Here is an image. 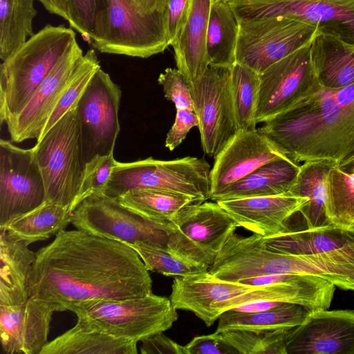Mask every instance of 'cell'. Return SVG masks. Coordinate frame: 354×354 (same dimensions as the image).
<instances>
[{
  "instance_id": "6da1fadb",
  "label": "cell",
  "mask_w": 354,
  "mask_h": 354,
  "mask_svg": "<svg viewBox=\"0 0 354 354\" xmlns=\"http://www.w3.org/2000/svg\"><path fill=\"white\" fill-rule=\"evenodd\" d=\"M152 279L128 245L82 230L60 231L36 252L28 280L31 298L58 306L124 300L151 292Z\"/></svg>"
},
{
  "instance_id": "7a4b0ae2",
  "label": "cell",
  "mask_w": 354,
  "mask_h": 354,
  "mask_svg": "<svg viewBox=\"0 0 354 354\" xmlns=\"http://www.w3.org/2000/svg\"><path fill=\"white\" fill-rule=\"evenodd\" d=\"M259 130L295 163L326 160L341 167L354 157V84L322 85Z\"/></svg>"
},
{
  "instance_id": "3957f363",
  "label": "cell",
  "mask_w": 354,
  "mask_h": 354,
  "mask_svg": "<svg viewBox=\"0 0 354 354\" xmlns=\"http://www.w3.org/2000/svg\"><path fill=\"white\" fill-rule=\"evenodd\" d=\"M335 286L324 278L294 274L284 282L266 286L223 281L207 271L174 278L169 299L176 309L192 312L211 326L225 311L252 301H271L328 309Z\"/></svg>"
},
{
  "instance_id": "277c9868",
  "label": "cell",
  "mask_w": 354,
  "mask_h": 354,
  "mask_svg": "<svg viewBox=\"0 0 354 354\" xmlns=\"http://www.w3.org/2000/svg\"><path fill=\"white\" fill-rule=\"evenodd\" d=\"M73 28L46 25L0 66V121L6 123L27 104L65 52L76 41Z\"/></svg>"
},
{
  "instance_id": "5b68a950",
  "label": "cell",
  "mask_w": 354,
  "mask_h": 354,
  "mask_svg": "<svg viewBox=\"0 0 354 354\" xmlns=\"http://www.w3.org/2000/svg\"><path fill=\"white\" fill-rule=\"evenodd\" d=\"M76 106L32 147L43 176L46 201L68 207L72 213L79 204L86 165Z\"/></svg>"
},
{
  "instance_id": "8992f818",
  "label": "cell",
  "mask_w": 354,
  "mask_h": 354,
  "mask_svg": "<svg viewBox=\"0 0 354 354\" xmlns=\"http://www.w3.org/2000/svg\"><path fill=\"white\" fill-rule=\"evenodd\" d=\"M102 53L147 58L170 46L167 12L142 15L131 0H108L88 42Z\"/></svg>"
},
{
  "instance_id": "52a82bcc",
  "label": "cell",
  "mask_w": 354,
  "mask_h": 354,
  "mask_svg": "<svg viewBox=\"0 0 354 354\" xmlns=\"http://www.w3.org/2000/svg\"><path fill=\"white\" fill-rule=\"evenodd\" d=\"M210 171L208 162L196 157L117 161L102 194L117 198L128 192L145 189L182 194L205 201L210 197Z\"/></svg>"
},
{
  "instance_id": "ba28073f",
  "label": "cell",
  "mask_w": 354,
  "mask_h": 354,
  "mask_svg": "<svg viewBox=\"0 0 354 354\" xmlns=\"http://www.w3.org/2000/svg\"><path fill=\"white\" fill-rule=\"evenodd\" d=\"M66 310L111 335L137 342L169 329L178 317L169 298L152 292L140 298L70 304Z\"/></svg>"
},
{
  "instance_id": "9c48e42d",
  "label": "cell",
  "mask_w": 354,
  "mask_h": 354,
  "mask_svg": "<svg viewBox=\"0 0 354 354\" xmlns=\"http://www.w3.org/2000/svg\"><path fill=\"white\" fill-rule=\"evenodd\" d=\"M168 227L167 246L181 257L208 270L238 225L217 202L205 201L185 207Z\"/></svg>"
},
{
  "instance_id": "30bf717a",
  "label": "cell",
  "mask_w": 354,
  "mask_h": 354,
  "mask_svg": "<svg viewBox=\"0 0 354 354\" xmlns=\"http://www.w3.org/2000/svg\"><path fill=\"white\" fill-rule=\"evenodd\" d=\"M236 62L261 74L320 33L307 23L284 17L238 19Z\"/></svg>"
},
{
  "instance_id": "8fae6325",
  "label": "cell",
  "mask_w": 354,
  "mask_h": 354,
  "mask_svg": "<svg viewBox=\"0 0 354 354\" xmlns=\"http://www.w3.org/2000/svg\"><path fill=\"white\" fill-rule=\"evenodd\" d=\"M237 19L284 17L317 27L354 50V0H228Z\"/></svg>"
},
{
  "instance_id": "7c38bea8",
  "label": "cell",
  "mask_w": 354,
  "mask_h": 354,
  "mask_svg": "<svg viewBox=\"0 0 354 354\" xmlns=\"http://www.w3.org/2000/svg\"><path fill=\"white\" fill-rule=\"evenodd\" d=\"M311 44L295 50L259 74L257 123L271 119L320 89Z\"/></svg>"
},
{
  "instance_id": "4fadbf2b",
  "label": "cell",
  "mask_w": 354,
  "mask_h": 354,
  "mask_svg": "<svg viewBox=\"0 0 354 354\" xmlns=\"http://www.w3.org/2000/svg\"><path fill=\"white\" fill-rule=\"evenodd\" d=\"M230 68L208 66L202 77L191 84L202 148L214 158L239 131Z\"/></svg>"
},
{
  "instance_id": "5bb4252c",
  "label": "cell",
  "mask_w": 354,
  "mask_h": 354,
  "mask_svg": "<svg viewBox=\"0 0 354 354\" xmlns=\"http://www.w3.org/2000/svg\"><path fill=\"white\" fill-rule=\"evenodd\" d=\"M71 223L77 229L127 245L140 241H168V224L149 221L102 194L84 198L73 212Z\"/></svg>"
},
{
  "instance_id": "9a60e30c",
  "label": "cell",
  "mask_w": 354,
  "mask_h": 354,
  "mask_svg": "<svg viewBox=\"0 0 354 354\" xmlns=\"http://www.w3.org/2000/svg\"><path fill=\"white\" fill-rule=\"evenodd\" d=\"M122 91L100 68L76 106L81 124L86 162L97 156L113 154L120 130L118 111Z\"/></svg>"
},
{
  "instance_id": "2e32d148",
  "label": "cell",
  "mask_w": 354,
  "mask_h": 354,
  "mask_svg": "<svg viewBox=\"0 0 354 354\" xmlns=\"http://www.w3.org/2000/svg\"><path fill=\"white\" fill-rule=\"evenodd\" d=\"M46 201L43 176L33 148L0 140V228Z\"/></svg>"
},
{
  "instance_id": "e0dca14e",
  "label": "cell",
  "mask_w": 354,
  "mask_h": 354,
  "mask_svg": "<svg viewBox=\"0 0 354 354\" xmlns=\"http://www.w3.org/2000/svg\"><path fill=\"white\" fill-rule=\"evenodd\" d=\"M84 57L76 41L59 59L23 109L6 124L13 142L38 140L64 92L74 79Z\"/></svg>"
},
{
  "instance_id": "ac0fdd59",
  "label": "cell",
  "mask_w": 354,
  "mask_h": 354,
  "mask_svg": "<svg viewBox=\"0 0 354 354\" xmlns=\"http://www.w3.org/2000/svg\"><path fill=\"white\" fill-rule=\"evenodd\" d=\"M286 354H354V310H312L292 328Z\"/></svg>"
},
{
  "instance_id": "d6986e66",
  "label": "cell",
  "mask_w": 354,
  "mask_h": 354,
  "mask_svg": "<svg viewBox=\"0 0 354 354\" xmlns=\"http://www.w3.org/2000/svg\"><path fill=\"white\" fill-rule=\"evenodd\" d=\"M214 159L209 199L264 164L289 160L259 129L239 131Z\"/></svg>"
},
{
  "instance_id": "ffe728a7",
  "label": "cell",
  "mask_w": 354,
  "mask_h": 354,
  "mask_svg": "<svg viewBox=\"0 0 354 354\" xmlns=\"http://www.w3.org/2000/svg\"><path fill=\"white\" fill-rule=\"evenodd\" d=\"M57 311H61L58 306L30 297L20 305H0L3 351L6 354H39L48 342L50 322Z\"/></svg>"
},
{
  "instance_id": "44dd1931",
  "label": "cell",
  "mask_w": 354,
  "mask_h": 354,
  "mask_svg": "<svg viewBox=\"0 0 354 354\" xmlns=\"http://www.w3.org/2000/svg\"><path fill=\"white\" fill-rule=\"evenodd\" d=\"M307 202L288 193L217 201L238 227L264 237L286 230L289 219Z\"/></svg>"
},
{
  "instance_id": "7402d4cb",
  "label": "cell",
  "mask_w": 354,
  "mask_h": 354,
  "mask_svg": "<svg viewBox=\"0 0 354 354\" xmlns=\"http://www.w3.org/2000/svg\"><path fill=\"white\" fill-rule=\"evenodd\" d=\"M213 0H192L186 21L175 41L177 68L190 84L197 82L209 66L206 38Z\"/></svg>"
},
{
  "instance_id": "603a6c76",
  "label": "cell",
  "mask_w": 354,
  "mask_h": 354,
  "mask_svg": "<svg viewBox=\"0 0 354 354\" xmlns=\"http://www.w3.org/2000/svg\"><path fill=\"white\" fill-rule=\"evenodd\" d=\"M0 234V305H20L30 298L28 280L36 253L5 229Z\"/></svg>"
},
{
  "instance_id": "cb8c5ba5",
  "label": "cell",
  "mask_w": 354,
  "mask_h": 354,
  "mask_svg": "<svg viewBox=\"0 0 354 354\" xmlns=\"http://www.w3.org/2000/svg\"><path fill=\"white\" fill-rule=\"evenodd\" d=\"M137 343L111 335L77 318L73 327L48 342L39 354H137Z\"/></svg>"
},
{
  "instance_id": "d4e9b609",
  "label": "cell",
  "mask_w": 354,
  "mask_h": 354,
  "mask_svg": "<svg viewBox=\"0 0 354 354\" xmlns=\"http://www.w3.org/2000/svg\"><path fill=\"white\" fill-rule=\"evenodd\" d=\"M300 165L283 159L261 166L210 198L213 201L287 194Z\"/></svg>"
},
{
  "instance_id": "484cf974",
  "label": "cell",
  "mask_w": 354,
  "mask_h": 354,
  "mask_svg": "<svg viewBox=\"0 0 354 354\" xmlns=\"http://www.w3.org/2000/svg\"><path fill=\"white\" fill-rule=\"evenodd\" d=\"M335 165V162L326 160L303 162L288 192L308 199L299 212L308 228L328 224L325 209L327 176Z\"/></svg>"
},
{
  "instance_id": "4316f807",
  "label": "cell",
  "mask_w": 354,
  "mask_h": 354,
  "mask_svg": "<svg viewBox=\"0 0 354 354\" xmlns=\"http://www.w3.org/2000/svg\"><path fill=\"white\" fill-rule=\"evenodd\" d=\"M238 19L227 0H213L206 38L209 66L231 68L236 62Z\"/></svg>"
},
{
  "instance_id": "83f0119b",
  "label": "cell",
  "mask_w": 354,
  "mask_h": 354,
  "mask_svg": "<svg viewBox=\"0 0 354 354\" xmlns=\"http://www.w3.org/2000/svg\"><path fill=\"white\" fill-rule=\"evenodd\" d=\"M312 310L297 304H283L260 312L243 313L229 310L218 317L215 332L230 330L256 331L292 328L302 324Z\"/></svg>"
},
{
  "instance_id": "f1b7e54d",
  "label": "cell",
  "mask_w": 354,
  "mask_h": 354,
  "mask_svg": "<svg viewBox=\"0 0 354 354\" xmlns=\"http://www.w3.org/2000/svg\"><path fill=\"white\" fill-rule=\"evenodd\" d=\"M312 56L322 85L342 88L354 84V50L319 33L312 41Z\"/></svg>"
},
{
  "instance_id": "f546056e",
  "label": "cell",
  "mask_w": 354,
  "mask_h": 354,
  "mask_svg": "<svg viewBox=\"0 0 354 354\" xmlns=\"http://www.w3.org/2000/svg\"><path fill=\"white\" fill-rule=\"evenodd\" d=\"M72 212L68 207L46 201L35 209L15 218L6 227L11 236L28 244L47 239L65 230Z\"/></svg>"
},
{
  "instance_id": "4dcf8cb0",
  "label": "cell",
  "mask_w": 354,
  "mask_h": 354,
  "mask_svg": "<svg viewBox=\"0 0 354 354\" xmlns=\"http://www.w3.org/2000/svg\"><path fill=\"white\" fill-rule=\"evenodd\" d=\"M115 199L124 207L161 224H168L185 207L203 201L182 194L145 189L128 192Z\"/></svg>"
},
{
  "instance_id": "1f68e13d",
  "label": "cell",
  "mask_w": 354,
  "mask_h": 354,
  "mask_svg": "<svg viewBox=\"0 0 354 354\" xmlns=\"http://www.w3.org/2000/svg\"><path fill=\"white\" fill-rule=\"evenodd\" d=\"M34 0H0V58L3 61L34 35Z\"/></svg>"
},
{
  "instance_id": "d6a6232c",
  "label": "cell",
  "mask_w": 354,
  "mask_h": 354,
  "mask_svg": "<svg viewBox=\"0 0 354 354\" xmlns=\"http://www.w3.org/2000/svg\"><path fill=\"white\" fill-rule=\"evenodd\" d=\"M328 224L354 232V174L333 167L327 176L325 202Z\"/></svg>"
},
{
  "instance_id": "836d02e7",
  "label": "cell",
  "mask_w": 354,
  "mask_h": 354,
  "mask_svg": "<svg viewBox=\"0 0 354 354\" xmlns=\"http://www.w3.org/2000/svg\"><path fill=\"white\" fill-rule=\"evenodd\" d=\"M231 89L239 131L256 130L259 97V74L235 62L231 67Z\"/></svg>"
},
{
  "instance_id": "e575fe53",
  "label": "cell",
  "mask_w": 354,
  "mask_h": 354,
  "mask_svg": "<svg viewBox=\"0 0 354 354\" xmlns=\"http://www.w3.org/2000/svg\"><path fill=\"white\" fill-rule=\"evenodd\" d=\"M128 245L136 251L149 271L174 278L207 271L176 254L167 244L140 241Z\"/></svg>"
},
{
  "instance_id": "d590c367",
  "label": "cell",
  "mask_w": 354,
  "mask_h": 354,
  "mask_svg": "<svg viewBox=\"0 0 354 354\" xmlns=\"http://www.w3.org/2000/svg\"><path fill=\"white\" fill-rule=\"evenodd\" d=\"M291 328L266 331L230 330L219 333L241 354H286V342Z\"/></svg>"
},
{
  "instance_id": "8d00e7d4",
  "label": "cell",
  "mask_w": 354,
  "mask_h": 354,
  "mask_svg": "<svg viewBox=\"0 0 354 354\" xmlns=\"http://www.w3.org/2000/svg\"><path fill=\"white\" fill-rule=\"evenodd\" d=\"M100 68L101 66L95 50L93 48L88 50L84 55L74 79L51 113L43 133L37 142L70 109L77 104L92 77Z\"/></svg>"
},
{
  "instance_id": "74e56055",
  "label": "cell",
  "mask_w": 354,
  "mask_h": 354,
  "mask_svg": "<svg viewBox=\"0 0 354 354\" xmlns=\"http://www.w3.org/2000/svg\"><path fill=\"white\" fill-rule=\"evenodd\" d=\"M69 26L88 42L97 18L106 9L108 0H66Z\"/></svg>"
},
{
  "instance_id": "f35d334b",
  "label": "cell",
  "mask_w": 354,
  "mask_h": 354,
  "mask_svg": "<svg viewBox=\"0 0 354 354\" xmlns=\"http://www.w3.org/2000/svg\"><path fill=\"white\" fill-rule=\"evenodd\" d=\"M116 163L113 154L97 156L86 162L79 204L91 195L102 194Z\"/></svg>"
},
{
  "instance_id": "ab89813d",
  "label": "cell",
  "mask_w": 354,
  "mask_h": 354,
  "mask_svg": "<svg viewBox=\"0 0 354 354\" xmlns=\"http://www.w3.org/2000/svg\"><path fill=\"white\" fill-rule=\"evenodd\" d=\"M158 82L165 98L174 103L176 109L194 111L191 84L178 68H167L160 74Z\"/></svg>"
},
{
  "instance_id": "60d3db41",
  "label": "cell",
  "mask_w": 354,
  "mask_h": 354,
  "mask_svg": "<svg viewBox=\"0 0 354 354\" xmlns=\"http://www.w3.org/2000/svg\"><path fill=\"white\" fill-rule=\"evenodd\" d=\"M186 354H235L239 351L227 343L219 333L194 337L185 346Z\"/></svg>"
},
{
  "instance_id": "b9f144b4",
  "label": "cell",
  "mask_w": 354,
  "mask_h": 354,
  "mask_svg": "<svg viewBox=\"0 0 354 354\" xmlns=\"http://www.w3.org/2000/svg\"><path fill=\"white\" fill-rule=\"evenodd\" d=\"M199 120L194 111L189 109H176L175 121L168 131L165 147L170 151L181 144L194 127H198Z\"/></svg>"
},
{
  "instance_id": "7bdbcfd3",
  "label": "cell",
  "mask_w": 354,
  "mask_h": 354,
  "mask_svg": "<svg viewBox=\"0 0 354 354\" xmlns=\"http://www.w3.org/2000/svg\"><path fill=\"white\" fill-rule=\"evenodd\" d=\"M192 0H168L167 32L171 44L175 41L187 17Z\"/></svg>"
},
{
  "instance_id": "ee69618b",
  "label": "cell",
  "mask_w": 354,
  "mask_h": 354,
  "mask_svg": "<svg viewBox=\"0 0 354 354\" xmlns=\"http://www.w3.org/2000/svg\"><path fill=\"white\" fill-rule=\"evenodd\" d=\"M142 342V354H186L185 346L180 345L163 334V332L151 335Z\"/></svg>"
},
{
  "instance_id": "f6af8a7d",
  "label": "cell",
  "mask_w": 354,
  "mask_h": 354,
  "mask_svg": "<svg viewBox=\"0 0 354 354\" xmlns=\"http://www.w3.org/2000/svg\"><path fill=\"white\" fill-rule=\"evenodd\" d=\"M135 8L142 15L167 12L168 0H131Z\"/></svg>"
},
{
  "instance_id": "bcb514c9",
  "label": "cell",
  "mask_w": 354,
  "mask_h": 354,
  "mask_svg": "<svg viewBox=\"0 0 354 354\" xmlns=\"http://www.w3.org/2000/svg\"><path fill=\"white\" fill-rule=\"evenodd\" d=\"M46 10L64 19L69 23L70 17L66 0H37Z\"/></svg>"
},
{
  "instance_id": "7dc6e473",
  "label": "cell",
  "mask_w": 354,
  "mask_h": 354,
  "mask_svg": "<svg viewBox=\"0 0 354 354\" xmlns=\"http://www.w3.org/2000/svg\"><path fill=\"white\" fill-rule=\"evenodd\" d=\"M283 303L284 302L271 301H257L244 304L230 310L243 313H255L271 309Z\"/></svg>"
},
{
  "instance_id": "c3c4849f",
  "label": "cell",
  "mask_w": 354,
  "mask_h": 354,
  "mask_svg": "<svg viewBox=\"0 0 354 354\" xmlns=\"http://www.w3.org/2000/svg\"><path fill=\"white\" fill-rule=\"evenodd\" d=\"M344 170L354 174V157L340 167Z\"/></svg>"
},
{
  "instance_id": "681fc988",
  "label": "cell",
  "mask_w": 354,
  "mask_h": 354,
  "mask_svg": "<svg viewBox=\"0 0 354 354\" xmlns=\"http://www.w3.org/2000/svg\"><path fill=\"white\" fill-rule=\"evenodd\" d=\"M228 1V0H227Z\"/></svg>"
}]
</instances>
